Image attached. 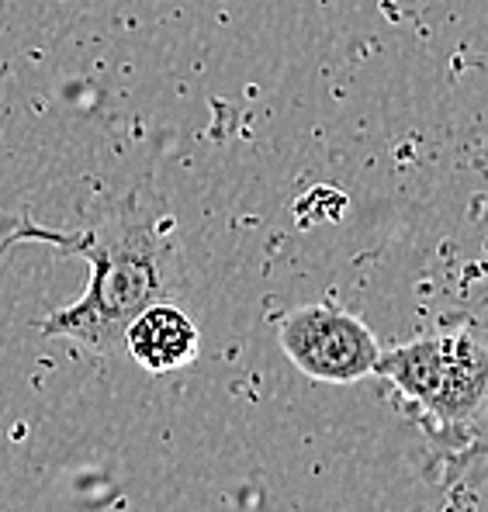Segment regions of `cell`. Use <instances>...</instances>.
I'll list each match as a JSON object with an SVG mask.
<instances>
[{
    "label": "cell",
    "instance_id": "6da1fadb",
    "mask_svg": "<svg viewBox=\"0 0 488 512\" xmlns=\"http://www.w3.org/2000/svg\"><path fill=\"white\" fill-rule=\"evenodd\" d=\"M21 239L49 243L66 256H80L90 267L87 291L63 308H52L39 322L45 336L73 340L90 353H118L125 329L142 308L174 301L184 291V263L170 225L142 205L111 208L101 222L80 232H49L25 225L4 250Z\"/></svg>",
    "mask_w": 488,
    "mask_h": 512
},
{
    "label": "cell",
    "instance_id": "7a4b0ae2",
    "mask_svg": "<svg viewBox=\"0 0 488 512\" xmlns=\"http://www.w3.org/2000/svg\"><path fill=\"white\" fill-rule=\"evenodd\" d=\"M374 374L444 426H464L488 398V346L471 329H444L381 350Z\"/></svg>",
    "mask_w": 488,
    "mask_h": 512
},
{
    "label": "cell",
    "instance_id": "3957f363",
    "mask_svg": "<svg viewBox=\"0 0 488 512\" xmlns=\"http://www.w3.org/2000/svg\"><path fill=\"white\" fill-rule=\"evenodd\" d=\"M277 343L305 378L322 384H354L374 374L381 357L374 329L336 305L291 308L277 322Z\"/></svg>",
    "mask_w": 488,
    "mask_h": 512
},
{
    "label": "cell",
    "instance_id": "277c9868",
    "mask_svg": "<svg viewBox=\"0 0 488 512\" xmlns=\"http://www.w3.org/2000/svg\"><path fill=\"white\" fill-rule=\"evenodd\" d=\"M122 350H129V357L149 374L184 371L198 360L201 333L177 301H156L129 322Z\"/></svg>",
    "mask_w": 488,
    "mask_h": 512
}]
</instances>
